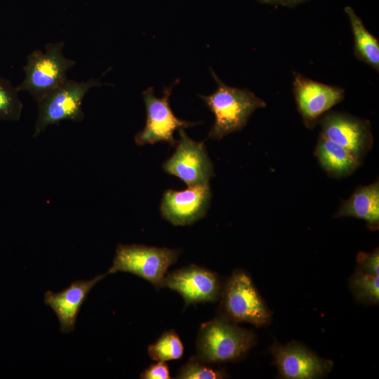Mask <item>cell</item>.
I'll use <instances>...</instances> for the list:
<instances>
[{
    "instance_id": "6da1fadb",
    "label": "cell",
    "mask_w": 379,
    "mask_h": 379,
    "mask_svg": "<svg viewBox=\"0 0 379 379\" xmlns=\"http://www.w3.org/2000/svg\"><path fill=\"white\" fill-rule=\"evenodd\" d=\"M217 89L209 95H199L215 116L208 138L220 140L224 136L241 130L251 115L266 102L247 88H239L223 83L211 69Z\"/></svg>"
},
{
    "instance_id": "7a4b0ae2",
    "label": "cell",
    "mask_w": 379,
    "mask_h": 379,
    "mask_svg": "<svg viewBox=\"0 0 379 379\" xmlns=\"http://www.w3.org/2000/svg\"><path fill=\"white\" fill-rule=\"evenodd\" d=\"M255 343L252 331L218 315L201 325L196 341L197 356L211 364L235 361L245 357Z\"/></svg>"
},
{
    "instance_id": "3957f363",
    "label": "cell",
    "mask_w": 379,
    "mask_h": 379,
    "mask_svg": "<svg viewBox=\"0 0 379 379\" xmlns=\"http://www.w3.org/2000/svg\"><path fill=\"white\" fill-rule=\"evenodd\" d=\"M179 254L178 249L120 244L107 274L131 273L149 281L157 288H163L167 270L177 261Z\"/></svg>"
},
{
    "instance_id": "277c9868",
    "label": "cell",
    "mask_w": 379,
    "mask_h": 379,
    "mask_svg": "<svg viewBox=\"0 0 379 379\" xmlns=\"http://www.w3.org/2000/svg\"><path fill=\"white\" fill-rule=\"evenodd\" d=\"M64 45L63 41L48 43L44 53L39 50L30 53L23 68L25 79L16 87L17 90L27 91L37 102L65 81L67 72L76 65V62L64 56Z\"/></svg>"
},
{
    "instance_id": "5b68a950",
    "label": "cell",
    "mask_w": 379,
    "mask_h": 379,
    "mask_svg": "<svg viewBox=\"0 0 379 379\" xmlns=\"http://www.w3.org/2000/svg\"><path fill=\"white\" fill-rule=\"evenodd\" d=\"M102 85L99 79H91L86 81L67 79L46 93L37 101L38 115L34 137H37L49 125L63 120L82 121L84 114L81 103L85 95L90 88Z\"/></svg>"
},
{
    "instance_id": "8992f818",
    "label": "cell",
    "mask_w": 379,
    "mask_h": 379,
    "mask_svg": "<svg viewBox=\"0 0 379 379\" xmlns=\"http://www.w3.org/2000/svg\"><path fill=\"white\" fill-rule=\"evenodd\" d=\"M219 316L234 324L248 322L256 327L267 324L270 312L251 277L234 271L222 289Z\"/></svg>"
},
{
    "instance_id": "52a82bcc",
    "label": "cell",
    "mask_w": 379,
    "mask_h": 379,
    "mask_svg": "<svg viewBox=\"0 0 379 379\" xmlns=\"http://www.w3.org/2000/svg\"><path fill=\"white\" fill-rule=\"evenodd\" d=\"M176 81L164 90V95L158 98L154 95V88L149 87L143 91V100L147 113V121L144 128L135 136L138 145L166 142L174 146L177 141L174 138L175 131L199 124L178 118L173 112L169 103L172 88Z\"/></svg>"
},
{
    "instance_id": "ba28073f",
    "label": "cell",
    "mask_w": 379,
    "mask_h": 379,
    "mask_svg": "<svg viewBox=\"0 0 379 379\" xmlns=\"http://www.w3.org/2000/svg\"><path fill=\"white\" fill-rule=\"evenodd\" d=\"M319 136L339 144L361 161L371 149V123L346 112L328 111L319 119Z\"/></svg>"
},
{
    "instance_id": "9c48e42d",
    "label": "cell",
    "mask_w": 379,
    "mask_h": 379,
    "mask_svg": "<svg viewBox=\"0 0 379 379\" xmlns=\"http://www.w3.org/2000/svg\"><path fill=\"white\" fill-rule=\"evenodd\" d=\"M179 135L175 151L164 163L163 169L188 187L208 185L214 171L204 142L193 140L183 128L179 129Z\"/></svg>"
},
{
    "instance_id": "30bf717a",
    "label": "cell",
    "mask_w": 379,
    "mask_h": 379,
    "mask_svg": "<svg viewBox=\"0 0 379 379\" xmlns=\"http://www.w3.org/2000/svg\"><path fill=\"white\" fill-rule=\"evenodd\" d=\"M292 90L297 109L308 129L314 128L320 117L344 100V88L307 78L295 72Z\"/></svg>"
},
{
    "instance_id": "8fae6325",
    "label": "cell",
    "mask_w": 379,
    "mask_h": 379,
    "mask_svg": "<svg viewBox=\"0 0 379 379\" xmlns=\"http://www.w3.org/2000/svg\"><path fill=\"white\" fill-rule=\"evenodd\" d=\"M164 287L178 293L185 307L201 302H215L222 292L218 274L195 265L175 270L166 275Z\"/></svg>"
},
{
    "instance_id": "7c38bea8",
    "label": "cell",
    "mask_w": 379,
    "mask_h": 379,
    "mask_svg": "<svg viewBox=\"0 0 379 379\" xmlns=\"http://www.w3.org/2000/svg\"><path fill=\"white\" fill-rule=\"evenodd\" d=\"M270 351L279 374L284 378H319L329 372L333 366L331 361L319 357L296 342L286 345L276 342L270 347Z\"/></svg>"
},
{
    "instance_id": "4fadbf2b",
    "label": "cell",
    "mask_w": 379,
    "mask_h": 379,
    "mask_svg": "<svg viewBox=\"0 0 379 379\" xmlns=\"http://www.w3.org/2000/svg\"><path fill=\"white\" fill-rule=\"evenodd\" d=\"M211 197L209 184L182 191L168 190L162 197L161 213L173 225H190L205 215Z\"/></svg>"
},
{
    "instance_id": "5bb4252c",
    "label": "cell",
    "mask_w": 379,
    "mask_h": 379,
    "mask_svg": "<svg viewBox=\"0 0 379 379\" xmlns=\"http://www.w3.org/2000/svg\"><path fill=\"white\" fill-rule=\"evenodd\" d=\"M107 274L98 275L90 280H79L58 293L48 291L44 295V303L55 313L62 333L72 332L81 307L93 286Z\"/></svg>"
},
{
    "instance_id": "9a60e30c",
    "label": "cell",
    "mask_w": 379,
    "mask_h": 379,
    "mask_svg": "<svg viewBox=\"0 0 379 379\" xmlns=\"http://www.w3.org/2000/svg\"><path fill=\"white\" fill-rule=\"evenodd\" d=\"M335 218L353 217L367 222L370 230L379 226L378 180L366 185L358 186L350 197L343 200Z\"/></svg>"
},
{
    "instance_id": "2e32d148",
    "label": "cell",
    "mask_w": 379,
    "mask_h": 379,
    "mask_svg": "<svg viewBox=\"0 0 379 379\" xmlns=\"http://www.w3.org/2000/svg\"><path fill=\"white\" fill-rule=\"evenodd\" d=\"M321 168L330 175L340 178L353 173L361 161L339 144L319 136L314 149Z\"/></svg>"
},
{
    "instance_id": "e0dca14e",
    "label": "cell",
    "mask_w": 379,
    "mask_h": 379,
    "mask_svg": "<svg viewBox=\"0 0 379 379\" xmlns=\"http://www.w3.org/2000/svg\"><path fill=\"white\" fill-rule=\"evenodd\" d=\"M347 14L353 34L354 55L360 61L379 72V41L370 33L361 19L353 8L347 6L344 8Z\"/></svg>"
},
{
    "instance_id": "ac0fdd59",
    "label": "cell",
    "mask_w": 379,
    "mask_h": 379,
    "mask_svg": "<svg viewBox=\"0 0 379 379\" xmlns=\"http://www.w3.org/2000/svg\"><path fill=\"white\" fill-rule=\"evenodd\" d=\"M149 357L157 361L179 359L184 352V346L174 330L165 331L153 344L149 345Z\"/></svg>"
},
{
    "instance_id": "d6986e66",
    "label": "cell",
    "mask_w": 379,
    "mask_h": 379,
    "mask_svg": "<svg viewBox=\"0 0 379 379\" xmlns=\"http://www.w3.org/2000/svg\"><path fill=\"white\" fill-rule=\"evenodd\" d=\"M354 298L360 302L378 304L379 301L378 276H373L357 270L350 281Z\"/></svg>"
},
{
    "instance_id": "ffe728a7",
    "label": "cell",
    "mask_w": 379,
    "mask_h": 379,
    "mask_svg": "<svg viewBox=\"0 0 379 379\" xmlns=\"http://www.w3.org/2000/svg\"><path fill=\"white\" fill-rule=\"evenodd\" d=\"M18 91L11 81L0 77V119L18 121L20 118L22 104L18 97Z\"/></svg>"
},
{
    "instance_id": "44dd1931",
    "label": "cell",
    "mask_w": 379,
    "mask_h": 379,
    "mask_svg": "<svg viewBox=\"0 0 379 379\" xmlns=\"http://www.w3.org/2000/svg\"><path fill=\"white\" fill-rule=\"evenodd\" d=\"M228 376L223 369L214 368L199 357L192 356L178 371V379H221Z\"/></svg>"
},
{
    "instance_id": "7402d4cb",
    "label": "cell",
    "mask_w": 379,
    "mask_h": 379,
    "mask_svg": "<svg viewBox=\"0 0 379 379\" xmlns=\"http://www.w3.org/2000/svg\"><path fill=\"white\" fill-rule=\"evenodd\" d=\"M357 261L360 271L367 274L378 276L379 251L378 248L371 253L359 252Z\"/></svg>"
},
{
    "instance_id": "603a6c76",
    "label": "cell",
    "mask_w": 379,
    "mask_h": 379,
    "mask_svg": "<svg viewBox=\"0 0 379 379\" xmlns=\"http://www.w3.org/2000/svg\"><path fill=\"white\" fill-rule=\"evenodd\" d=\"M142 379H169L170 371L165 361H157L151 364L145 369L140 375Z\"/></svg>"
},
{
    "instance_id": "cb8c5ba5",
    "label": "cell",
    "mask_w": 379,
    "mask_h": 379,
    "mask_svg": "<svg viewBox=\"0 0 379 379\" xmlns=\"http://www.w3.org/2000/svg\"><path fill=\"white\" fill-rule=\"evenodd\" d=\"M259 2L265 4L278 5L288 8H295L299 4L311 0H258Z\"/></svg>"
}]
</instances>
